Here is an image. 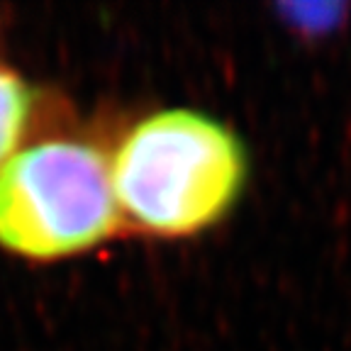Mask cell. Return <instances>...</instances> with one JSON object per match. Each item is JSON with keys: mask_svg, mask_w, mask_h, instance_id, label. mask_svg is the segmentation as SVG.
Segmentation results:
<instances>
[{"mask_svg": "<svg viewBox=\"0 0 351 351\" xmlns=\"http://www.w3.org/2000/svg\"><path fill=\"white\" fill-rule=\"evenodd\" d=\"M122 225L110 156L98 144L44 139L0 166V247L8 252L56 261L90 252Z\"/></svg>", "mask_w": 351, "mask_h": 351, "instance_id": "7a4b0ae2", "label": "cell"}, {"mask_svg": "<svg viewBox=\"0 0 351 351\" xmlns=\"http://www.w3.org/2000/svg\"><path fill=\"white\" fill-rule=\"evenodd\" d=\"M32 88L15 71L0 66V166L20 152V144L32 117Z\"/></svg>", "mask_w": 351, "mask_h": 351, "instance_id": "3957f363", "label": "cell"}, {"mask_svg": "<svg viewBox=\"0 0 351 351\" xmlns=\"http://www.w3.org/2000/svg\"><path fill=\"white\" fill-rule=\"evenodd\" d=\"M110 176L125 222L154 237H193L227 217L244 193L241 137L195 108H164L122 134Z\"/></svg>", "mask_w": 351, "mask_h": 351, "instance_id": "6da1fadb", "label": "cell"}]
</instances>
